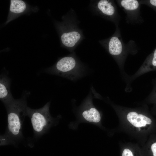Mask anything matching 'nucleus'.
<instances>
[{
    "label": "nucleus",
    "instance_id": "1",
    "mask_svg": "<svg viewBox=\"0 0 156 156\" xmlns=\"http://www.w3.org/2000/svg\"><path fill=\"white\" fill-rule=\"evenodd\" d=\"M25 94L20 99H15L6 108L8 124L5 133L0 136V145L15 144L23 138V121L27 107Z\"/></svg>",
    "mask_w": 156,
    "mask_h": 156
},
{
    "label": "nucleus",
    "instance_id": "2",
    "mask_svg": "<svg viewBox=\"0 0 156 156\" xmlns=\"http://www.w3.org/2000/svg\"><path fill=\"white\" fill-rule=\"evenodd\" d=\"M62 19V21H57L54 23L61 45L72 53L85 37L79 26L80 22L73 10L70 9Z\"/></svg>",
    "mask_w": 156,
    "mask_h": 156
},
{
    "label": "nucleus",
    "instance_id": "3",
    "mask_svg": "<svg viewBox=\"0 0 156 156\" xmlns=\"http://www.w3.org/2000/svg\"><path fill=\"white\" fill-rule=\"evenodd\" d=\"M100 44L114 58L117 63L123 78L128 75L124 70L125 63L128 55H135L138 47L134 41L130 40L127 44L122 40L120 29L116 27L114 34L109 37L99 41Z\"/></svg>",
    "mask_w": 156,
    "mask_h": 156
},
{
    "label": "nucleus",
    "instance_id": "4",
    "mask_svg": "<svg viewBox=\"0 0 156 156\" xmlns=\"http://www.w3.org/2000/svg\"><path fill=\"white\" fill-rule=\"evenodd\" d=\"M84 68L83 64L73 51L68 55L60 58L53 66L47 69L46 71L74 81L83 75Z\"/></svg>",
    "mask_w": 156,
    "mask_h": 156
},
{
    "label": "nucleus",
    "instance_id": "5",
    "mask_svg": "<svg viewBox=\"0 0 156 156\" xmlns=\"http://www.w3.org/2000/svg\"><path fill=\"white\" fill-rule=\"evenodd\" d=\"M50 106L49 102L38 109H33L28 107L27 108L26 115L30 119L36 138L45 134L56 122L55 118L50 115Z\"/></svg>",
    "mask_w": 156,
    "mask_h": 156
},
{
    "label": "nucleus",
    "instance_id": "6",
    "mask_svg": "<svg viewBox=\"0 0 156 156\" xmlns=\"http://www.w3.org/2000/svg\"><path fill=\"white\" fill-rule=\"evenodd\" d=\"M89 7L93 14L113 23L116 27L118 26L120 17L114 1L91 0Z\"/></svg>",
    "mask_w": 156,
    "mask_h": 156
},
{
    "label": "nucleus",
    "instance_id": "7",
    "mask_svg": "<svg viewBox=\"0 0 156 156\" xmlns=\"http://www.w3.org/2000/svg\"><path fill=\"white\" fill-rule=\"evenodd\" d=\"M77 114L78 124L87 122L96 125L100 122L101 114L93 104L91 92L78 108Z\"/></svg>",
    "mask_w": 156,
    "mask_h": 156
},
{
    "label": "nucleus",
    "instance_id": "8",
    "mask_svg": "<svg viewBox=\"0 0 156 156\" xmlns=\"http://www.w3.org/2000/svg\"><path fill=\"white\" fill-rule=\"evenodd\" d=\"M118 5L126 14L127 23L132 24H140L143 21L141 16L140 8L141 4L137 0H116Z\"/></svg>",
    "mask_w": 156,
    "mask_h": 156
},
{
    "label": "nucleus",
    "instance_id": "9",
    "mask_svg": "<svg viewBox=\"0 0 156 156\" xmlns=\"http://www.w3.org/2000/svg\"><path fill=\"white\" fill-rule=\"evenodd\" d=\"M156 70V48L146 58L143 63L133 75H128L124 79L126 84L125 91L131 90V83L138 77L150 72Z\"/></svg>",
    "mask_w": 156,
    "mask_h": 156
},
{
    "label": "nucleus",
    "instance_id": "10",
    "mask_svg": "<svg viewBox=\"0 0 156 156\" xmlns=\"http://www.w3.org/2000/svg\"><path fill=\"white\" fill-rule=\"evenodd\" d=\"M126 117L128 121L136 127H146L150 131L156 129V123L152 117L148 114H143L136 110H126Z\"/></svg>",
    "mask_w": 156,
    "mask_h": 156
},
{
    "label": "nucleus",
    "instance_id": "11",
    "mask_svg": "<svg viewBox=\"0 0 156 156\" xmlns=\"http://www.w3.org/2000/svg\"><path fill=\"white\" fill-rule=\"evenodd\" d=\"M31 11H32L31 7L25 1L22 0H11L9 12L5 24Z\"/></svg>",
    "mask_w": 156,
    "mask_h": 156
},
{
    "label": "nucleus",
    "instance_id": "12",
    "mask_svg": "<svg viewBox=\"0 0 156 156\" xmlns=\"http://www.w3.org/2000/svg\"><path fill=\"white\" fill-rule=\"evenodd\" d=\"M11 80L8 75L1 74L0 78V99L5 107L14 99L10 91Z\"/></svg>",
    "mask_w": 156,
    "mask_h": 156
},
{
    "label": "nucleus",
    "instance_id": "13",
    "mask_svg": "<svg viewBox=\"0 0 156 156\" xmlns=\"http://www.w3.org/2000/svg\"><path fill=\"white\" fill-rule=\"evenodd\" d=\"M152 83L153 86L152 90L146 99V101L149 103L156 105V77L153 80Z\"/></svg>",
    "mask_w": 156,
    "mask_h": 156
},
{
    "label": "nucleus",
    "instance_id": "14",
    "mask_svg": "<svg viewBox=\"0 0 156 156\" xmlns=\"http://www.w3.org/2000/svg\"><path fill=\"white\" fill-rule=\"evenodd\" d=\"M141 4H144L152 8L156 12V0H139Z\"/></svg>",
    "mask_w": 156,
    "mask_h": 156
},
{
    "label": "nucleus",
    "instance_id": "15",
    "mask_svg": "<svg viewBox=\"0 0 156 156\" xmlns=\"http://www.w3.org/2000/svg\"><path fill=\"white\" fill-rule=\"evenodd\" d=\"M151 144L150 145V148L152 156H156V138H154L151 140Z\"/></svg>",
    "mask_w": 156,
    "mask_h": 156
},
{
    "label": "nucleus",
    "instance_id": "16",
    "mask_svg": "<svg viewBox=\"0 0 156 156\" xmlns=\"http://www.w3.org/2000/svg\"><path fill=\"white\" fill-rule=\"evenodd\" d=\"M122 156H133L132 152L128 148H125L123 150Z\"/></svg>",
    "mask_w": 156,
    "mask_h": 156
},
{
    "label": "nucleus",
    "instance_id": "17",
    "mask_svg": "<svg viewBox=\"0 0 156 156\" xmlns=\"http://www.w3.org/2000/svg\"><path fill=\"white\" fill-rule=\"evenodd\" d=\"M152 112L156 116V105H154L152 108Z\"/></svg>",
    "mask_w": 156,
    "mask_h": 156
}]
</instances>
